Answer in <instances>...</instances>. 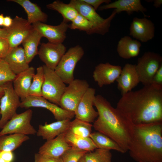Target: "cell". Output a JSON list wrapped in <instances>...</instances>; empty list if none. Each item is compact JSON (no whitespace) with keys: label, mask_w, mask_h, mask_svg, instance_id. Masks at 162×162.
<instances>
[{"label":"cell","mask_w":162,"mask_h":162,"mask_svg":"<svg viewBox=\"0 0 162 162\" xmlns=\"http://www.w3.org/2000/svg\"><path fill=\"white\" fill-rule=\"evenodd\" d=\"M116 108L133 125L162 122V90L152 85L122 95Z\"/></svg>","instance_id":"1"},{"label":"cell","mask_w":162,"mask_h":162,"mask_svg":"<svg viewBox=\"0 0 162 162\" xmlns=\"http://www.w3.org/2000/svg\"><path fill=\"white\" fill-rule=\"evenodd\" d=\"M94 105L98 113L93 124L94 129L114 140L126 152L128 151L132 140L134 125L101 95L95 96Z\"/></svg>","instance_id":"2"},{"label":"cell","mask_w":162,"mask_h":162,"mask_svg":"<svg viewBox=\"0 0 162 162\" xmlns=\"http://www.w3.org/2000/svg\"><path fill=\"white\" fill-rule=\"evenodd\" d=\"M128 151L137 162H162V122L134 125Z\"/></svg>","instance_id":"3"},{"label":"cell","mask_w":162,"mask_h":162,"mask_svg":"<svg viewBox=\"0 0 162 162\" xmlns=\"http://www.w3.org/2000/svg\"><path fill=\"white\" fill-rule=\"evenodd\" d=\"M69 4L92 24V28L89 35L97 34L104 35L107 33L111 22L117 14L114 9L111 15L105 19L102 17L92 7L82 0H71Z\"/></svg>","instance_id":"4"},{"label":"cell","mask_w":162,"mask_h":162,"mask_svg":"<svg viewBox=\"0 0 162 162\" xmlns=\"http://www.w3.org/2000/svg\"><path fill=\"white\" fill-rule=\"evenodd\" d=\"M42 66L44 79L42 88V96L50 102L59 105L66 87L65 84L54 70L45 65Z\"/></svg>","instance_id":"5"},{"label":"cell","mask_w":162,"mask_h":162,"mask_svg":"<svg viewBox=\"0 0 162 162\" xmlns=\"http://www.w3.org/2000/svg\"><path fill=\"white\" fill-rule=\"evenodd\" d=\"M84 54L79 45L70 48L62 57L54 71L65 84H68L74 80V73L77 62Z\"/></svg>","instance_id":"6"},{"label":"cell","mask_w":162,"mask_h":162,"mask_svg":"<svg viewBox=\"0 0 162 162\" xmlns=\"http://www.w3.org/2000/svg\"><path fill=\"white\" fill-rule=\"evenodd\" d=\"M162 65V57L159 54L147 52L139 58L136 69L140 82L144 86L151 84L154 75Z\"/></svg>","instance_id":"7"},{"label":"cell","mask_w":162,"mask_h":162,"mask_svg":"<svg viewBox=\"0 0 162 162\" xmlns=\"http://www.w3.org/2000/svg\"><path fill=\"white\" fill-rule=\"evenodd\" d=\"M89 87L86 80L74 79L66 87L59 105L65 110L75 112L80 101Z\"/></svg>","instance_id":"8"},{"label":"cell","mask_w":162,"mask_h":162,"mask_svg":"<svg viewBox=\"0 0 162 162\" xmlns=\"http://www.w3.org/2000/svg\"><path fill=\"white\" fill-rule=\"evenodd\" d=\"M4 93L0 99V128L2 129L6 123L17 113V109L20 107L21 101L20 98L15 92L12 82L3 86Z\"/></svg>","instance_id":"9"},{"label":"cell","mask_w":162,"mask_h":162,"mask_svg":"<svg viewBox=\"0 0 162 162\" xmlns=\"http://www.w3.org/2000/svg\"><path fill=\"white\" fill-rule=\"evenodd\" d=\"M33 111L28 109L21 113H17L5 124L0 131V136L12 134L35 135L37 131L31 125Z\"/></svg>","instance_id":"10"},{"label":"cell","mask_w":162,"mask_h":162,"mask_svg":"<svg viewBox=\"0 0 162 162\" xmlns=\"http://www.w3.org/2000/svg\"><path fill=\"white\" fill-rule=\"evenodd\" d=\"M20 107L25 108L32 107L45 108L52 114L57 121L71 120L75 116L74 112L65 110L42 96H29L21 100Z\"/></svg>","instance_id":"11"},{"label":"cell","mask_w":162,"mask_h":162,"mask_svg":"<svg viewBox=\"0 0 162 162\" xmlns=\"http://www.w3.org/2000/svg\"><path fill=\"white\" fill-rule=\"evenodd\" d=\"M7 28L8 34L6 38L10 44V49L18 46L22 44L34 28L27 20L16 16L13 19L11 26Z\"/></svg>","instance_id":"12"},{"label":"cell","mask_w":162,"mask_h":162,"mask_svg":"<svg viewBox=\"0 0 162 162\" xmlns=\"http://www.w3.org/2000/svg\"><path fill=\"white\" fill-rule=\"evenodd\" d=\"M66 52V47L62 43L48 42L41 44L38 55L45 65L54 70Z\"/></svg>","instance_id":"13"},{"label":"cell","mask_w":162,"mask_h":162,"mask_svg":"<svg viewBox=\"0 0 162 162\" xmlns=\"http://www.w3.org/2000/svg\"><path fill=\"white\" fill-rule=\"evenodd\" d=\"M95 89L89 87L80 101L75 112L76 118L91 123L94 122L98 113L93 107Z\"/></svg>","instance_id":"14"},{"label":"cell","mask_w":162,"mask_h":162,"mask_svg":"<svg viewBox=\"0 0 162 162\" xmlns=\"http://www.w3.org/2000/svg\"><path fill=\"white\" fill-rule=\"evenodd\" d=\"M32 25L43 37L48 39V42L55 44L62 43L66 38V32L69 28V24L63 21L56 26L40 22Z\"/></svg>","instance_id":"15"},{"label":"cell","mask_w":162,"mask_h":162,"mask_svg":"<svg viewBox=\"0 0 162 162\" xmlns=\"http://www.w3.org/2000/svg\"><path fill=\"white\" fill-rule=\"evenodd\" d=\"M129 35L136 40L144 43L153 39L154 36V23L144 17H134L129 28Z\"/></svg>","instance_id":"16"},{"label":"cell","mask_w":162,"mask_h":162,"mask_svg":"<svg viewBox=\"0 0 162 162\" xmlns=\"http://www.w3.org/2000/svg\"><path fill=\"white\" fill-rule=\"evenodd\" d=\"M121 66L111 64L109 62L101 63L95 66L93 77L100 87L113 83L119 76Z\"/></svg>","instance_id":"17"},{"label":"cell","mask_w":162,"mask_h":162,"mask_svg":"<svg viewBox=\"0 0 162 162\" xmlns=\"http://www.w3.org/2000/svg\"><path fill=\"white\" fill-rule=\"evenodd\" d=\"M118 88L122 95L131 91L140 82L136 69V64H126L122 69L121 74L116 80Z\"/></svg>","instance_id":"18"},{"label":"cell","mask_w":162,"mask_h":162,"mask_svg":"<svg viewBox=\"0 0 162 162\" xmlns=\"http://www.w3.org/2000/svg\"><path fill=\"white\" fill-rule=\"evenodd\" d=\"M66 141L64 133L44 143L39 149L38 153L54 158H60L71 148Z\"/></svg>","instance_id":"19"},{"label":"cell","mask_w":162,"mask_h":162,"mask_svg":"<svg viewBox=\"0 0 162 162\" xmlns=\"http://www.w3.org/2000/svg\"><path fill=\"white\" fill-rule=\"evenodd\" d=\"M35 74L34 68L29 67L16 75L13 81L14 89L21 100L29 96V90Z\"/></svg>","instance_id":"20"},{"label":"cell","mask_w":162,"mask_h":162,"mask_svg":"<svg viewBox=\"0 0 162 162\" xmlns=\"http://www.w3.org/2000/svg\"><path fill=\"white\" fill-rule=\"evenodd\" d=\"M8 64L12 71L16 75L28 69L27 62L23 48L17 46L10 50L3 59Z\"/></svg>","instance_id":"21"},{"label":"cell","mask_w":162,"mask_h":162,"mask_svg":"<svg viewBox=\"0 0 162 162\" xmlns=\"http://www.w3.org/2000/svg\"><path fill=\"white\" fill-rule=\"evenodd\" d=\"M112 8L114 9L117 14L125 11L130 15L135 12H140L145 17L147 16L144 13L147 10L142 4L140 0H118L100 6L98 10L101 11Z\"/></svg>","instance_id":"22"},{"label":"cell","mask_w":162,"mask_h":162,"mask_svg":"<svg viewBox=\"0 0 162 162\" xmlns=\"http://www.w3.org/2000/svg\"><path fill=\"white\" fill-rule=\"evenodd\" d=\"M70 122V119H68L50 124L46 122L44 125H39L36 134L46 140L53 139L68 130Z\"/></svg>","instance_id":"23"},{"label":"cell","mask_w":162,"mask_h":162,"mask_svg":"<svg viewBox=\"0 0 162 162\" xmlns=\"http://www.w3.org/2000/svg\"><path fill=\"white\" fill-rule=\"evenodd\" d=\"M141 46L139 41L125 36L122 37L118 41L117 51L120 57L129 59L139 55Z\"/></svg>","instance_id":"24"},{"label":"cell","mask_w":162,"mask_h":162,"mask_svg":"<svg viewBox=\"0 0 162 162\" xmlns=\"http://www.w3.org/2000/svg\"><path fill=\"white\" fill-rule=\"evenodd\" d=\"M9 1L16 3L22 6L26 12L28 22L30 24L40 22L45 23L47 21L48 16L43 12L36 4L29 0H10Z\"/></svg>","instance_id":"25"},{"label":"cell","mask_w":162,"mask_h":162,"mask_svg":"<svg viewBox=\"0 0 162 162\" xmlns=\"http://www.w3.org/2000/svg\"><path fill=\"white\" fill-rule=\"evenodd\" d=\"M66 141L73 148L85 151H93L97 147L90 137H84L75 135L68 130L64 133Z\"/></svg>","instance_id":"26"},{"label":"cell","mask_w":162,"mask_h":162,"mask_svg":"<svg viewBox=\"0 0 162 162\" xmlns=\"http://www.w3.org/2000/svg\"><path fill=\"white\" fill-rule=\"evenodd\" d=\"M42 36L34 28L24 39L22 44L27 62L29 64L34 57L38 55V46Z\"/></svg>","instance_id":"27"},{"label":"cell","mask_w":162,"mask_h":162,"mask_svg":"<svg viewBox=\"0 0 162 162\" xmlns=\"http://www.w3.org/2000/svg\"><path fill=\"white\" fill-rule=\"evenodd\" d=\"M29 139L27 135L20 134L0 136V151L13 152Z\"/></svg>","instance_id":"28"},{"label":"cell","mask_w":162,"mask_h":162,"mask_svg":"<svg viewBox=\"0 0 162 162\" xmlns=\"http://www.w3.org/2000/svg\"><path fill=\"white\" fill-rule=\"evenodd\" d=\"M90 137L94 142L97 148L113 150L122 153H126L119 145L105 135L97 131L91 133Z\"/></svg>","instance_id":"29"},{"label":"cell","mask_w":162,"mask_h":162,"mask_svg":"<svg viewBox=\"0 0 162 162\" xmlns=\"http://www.w3.org/2000/svg\"><path fill=\"white\" fill-rule=\"evenodd\" d=\"M49 9L57 11L63 17V21L68 23L71 22L78 13L70 4H66L59 0H56L46 5Z\"/></svg>","instance_id":"30"},{"label":"cell","mask_w":162,"mask_h":162,"mask_svg":"<svg viewBox=\"0 0 162 162\" xmlns=\"http://www.w3.org/2000/svg\"><path fill=\"white\" fill-rule=\"evenodd\" d=\"M92 126L90 123L75 118L71 121L68 130L79 136L90 137Z\"/></svg>","instance_id":"31"},{"label":"cell","mask_w":162,"mask_h":162,"mask_svg":"<svg viewBox=\"0 0 162 162\" xmlns=\"http://www.w3.org/2000/svg\"><path fill=\"white\" fill-rule=\"evenodd\" d=\"M86 162H112L110 150L97 148L84 155Z\"/></svg>","instance_id":"32"},{"label":"cell","mask_w":162,"mask_h":162,"mask_svg":"<svg viewBox=\"0 0 162 162\" xmlns=\"http://www.w3.org/2000/svg\"><path fill=\"white\" fill-rule=\"evenodd\" d=\"M44 79V72L42 66H40L36 69L29 90V96H42V88Z\"/></svg>","instance_id":"33"},{"label":"cell","mask_w":162,"mask_h":162,"mask_svg":"<svg viewBox=\"0 0 162 162\" xmlns=\"http://www.w3.org/2000/svg\"><path fill=\"white\" fill-rule=\"evenodd\" d=\"M69 28L72 30L78 29L85 32L89 35L92 28V25L87 19L78 13L71 23L69 24Z\"/></svg>","instance_id":"34"},{"label":"cell","mask_w":162,"mask_h":162,"mask_svg":"<svg viewBox=\"0 0 162 162\" xmlns=\"http://www.w3.org/2000/svg\"><path fill=\"white\" fill-rule=\"evenodd\" d=\"M16 75L11 70L7 63L3 60H0V86L13 82Z\"/></svg>","instance_id":"35"},{"label":"cell","mask_w":162,"mask_h":162,"mask_svg":"<svg viewBox=\"0 0 162 162\" xmlns=\"http://www.w3.org/2000/svg\"><path fill=\"white\" fill-rule=\"evenodd\" d=\"M87 152L72 148L67 150L61 157L63 162H78Z\"/></svg>","instance_id":"36"},{"label":"cell","mask_w":162,"mask_h":162,"mask_svg":"<svg viewBox=\"0 0 162 162\" xmlns=\"http://www.w3.org/2000/svg\"><path fill=\"white\" fill-rule=\"evenodd\" d=\"M34 162H63L61 157L54 158L39 153L34 154Z\"/></svg>","instance_id":"37"},{"label":"cell","mask_w":162,"mask_h":162,"mask_svg":"<svg viewBox=\"0 0 162 162\" xmlns=\"http://www.w3.org/2000/svg\"><path fill=\"white\" fill-rule=\"evenodd\" d=\"M151 85L157 89L162 90V65L154 75Z\"/></svg>","instance_id":"38"},{"label":"cell","mask_w":162,"mask_h":162,"mask_svg":"<svg viewBox=\"0 0 162 162\" xmlns=\"http://www.w3.org/2000/svg\"><path fill=\"white\" fill-rule=\"evenodd\" d=\"M10 49V44L7 39L0 38V58L4 59Z\"/></svg>","instance_id":"39"},{"label":"cell","mask_w":162,"mask_h":162,"mask_svg":"<svg viewBox=\"0 0 162 162\" xmlns=\"http://www.w3.org/2000/svg\"><path fill=\"white\" fill-rule=\"evenodd\" d=\"M88 5L92 7L96 10L103 3L108 4L111 2L110 0H82Z\"/></svg>","instance_id":"40"},{"label":"cell","mask_w":162,"mask_h":162,"mask_svg":"<svg viewBox=\"0 0 162 162\" xmlns=\"http://www.w3.org/2000/svg\"><path fill=\"white\" fill-rule=\"evenodd\" d=\"M0 155L4 162H12L14 156L13 152L9 151H0Z\"/></svg>","instance_id":"41"},{"label":"cell","mask_w":162,"mask_h":162,"mask_svg":"<svg viewBox=\"0 0 162 162\" xmlns=\"http://www.w3.org/2000/svg\"><path fill=\"white\" fill-rule=\"evenodd\" d=\"M13 21L10 16H7L4 17L3 26L6 28L10 27L12 24Z\"/></svg>","instance_id":"42"},{"label":"cell","mask_w":162,"mask_h":162,"mask_svg":"<svg viewBox=\"0 0 162 162\" xmlns=\"http://www.w3.org/2000/svg\"><path fill=\"white\" fill-rule=\"evenodd\" d=\"M8 34L7 29L0 28V38H6Z\"/></svg>","instance_id":"43"},{"label":"cell","mask_w":162,"mask_h":162,"mask_svg":"<svg viewBox=\"0 0 162 162\" xmlns=\"http://www.w3.org/2000/svg\"><path fill=\"white\" fill-rule=\"evenodd\" d=\"M153 6L156 8L160 7L162 4V0H155L153 1Z\"/></svg>","instance_id":"44"},{"label":"cell","mask_w":162,"mask_h":162,"mask_svg":"<svg viewBox=\"0 0 162 162\" xmlns=\"http://www.w3.org/2000/svg\"><path fill=\"white\" fill-rule=\"evenodd\" d=\"M4 88L3 86H0V99L2 97L4 93Z\"/></svg>","instance_id":"45"},{"label":"cell","mask_w":162,"mask_h":162,"mask_svg":"<svg viewBox=\"0 0 162 162\" xmlns=\"http://www.w3.org/2000/svg\"><path fill=\"white\" fill-rule=\"evenodd\" d=\"M4 17L2 14H0V26H3Z\"/></svg>","instance_id":"46"},{"label":"cell","mask_w":162,"mask_h":162,"mask_svg":"<svg viewBox=\"0 0 162 162\" xmlns=\"http://www.w3.org/2000/svg\"><path fill=\"white\" fill-rule=\"evenodd\" d=\"M84 156V155L80 159L78 162H86Z\"/></svg>","instance_id":"47"},{"label":"cell","mask_w":162,"mask_h":162,"mask_svg":"<svg viewBox=\"0 0 162 162\" xmlns=\"http://www.w3.org/2000/svg\"><path fill=\"white\" fill-rule=\"evenodd\" d=\"M0 162H4L3 160L2 159L0 155Z\"/></svg>","instance_id":"48"},{"label":"cell","mask_w":162,"mask_h":162,"mask_svg":"<svg viewBox=\"0 0 162 162\" xmlns=\"http://www.w3.org/2000/svg\"></svg>","instance_id":"49"},{"label":"cell","mask_w":162,"mask_h":162,"mask_svg":"<svg viewBox=\"0 0 162 162\" xmlns=\"http://www.w3.org/2000/svg\"><path fill=\"white\" fill-rule=\"evenodd\" d=\"M1 59L0 58V60H1Z\"/></svg>","instance_id":"50"}]
</instances>
